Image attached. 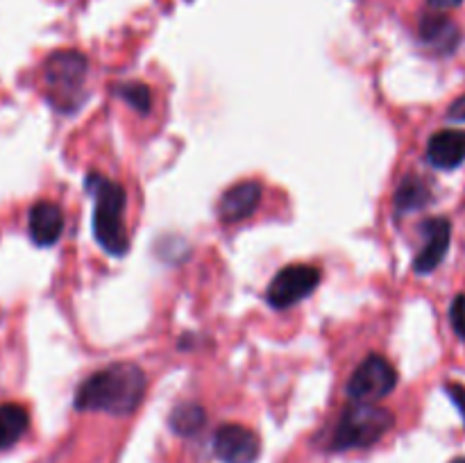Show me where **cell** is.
<instances>
[{
    "label": "cell",
    "instance_id": "obj_1",
    "mask_svg": "<svg viewBox=\"0 0 465 463\" xmlns=\"http://www.w3.org/2000/svg\"><path fill=\"white\" fill-rule=\"evenodd\" d=\"M145 393V375L136 363H112L94 372L75 393V409L127 416L136 411Z\"/></svg>",
    "mask_w": 465,
    "mask_h": 463
},
{
    "label": "cell",
    "instance_id": "obj_2",
    "mask_svg": "<svg viewBox=\"0 0 465 463\" xmlns=\"http://www.w3.org/2000/svg\"><path fill=\"white\" fill-rule=\"evenodd\" d=\"M86 189L94 195V234L104 252L121 257L130 248L123 212H125V189L107 177L91 172L86 177Z\"/></svg>",
    "mask_w": 465,
    "mask_h": 463
},
{
    "label": "cell",
    "instance_id": "obj_3",
    "mask_svg": "<svg viewBox=\"0 0 465 463\" xmlns=\"http://www.w3.org/2000/svg\"><path fill=\"white\" fill-rule=\"evenodd\" d=\"M89 62L77 50H57L44 64V84L50 103L62 112H71L84 98V80Z\"/></svg>",
    "mask_w": 465,
    "mask_h": 463
},
{
    "label": "cell",
    "instance_id": "obj_4",
    "mask_svg": "<svg viewBox=\"0 0 465 463\" xmlns=\"http://www.w3.org/2000/svg\"><path fill=\"white\" fill-rule=\"evenodd\" d=\"M395 425V418L389 409L375 407L372 402H357L345 409L331 436L334 449H357L371 448L377 440L384 438Z\"/></svg>",
    "mask_w": 465,
    "mask_h": 463
},
{
    "label": "cell",
    "instance_id": "obj_5",
    "mask_svg": "<svg viewBox=\"0 0 465 463\" xmlns=\"http://www.w3.org/2000/svg\"><path fill=\"white\" fill-rule=\"evenodd\" d=\"M398 386V372L380 354H371L359 363L348 381V395L354 402H375Z\"/></svg>",
    "mask_w": 465,
    "mask_h": 463
},
{
    "label": "cell",
    "instance_id": "obj_6",
    "mask_svg": "<svg viewBox=\"0 0 465 463\" xmlns=\"http://www.w3.org/2000/svg\"><path fill=\"white\" fill-rule=\"evenodd\" d=\"M321 271L316 266H307V263H291L284 266L275 277H272L271 286L266 291V300L271 307L275 309H289L312 295L316 286L321 284Z\"/></svg>",
    "mask_w": 465,
    "mask_h": 463
},
{
    "label": "cell",
    "instance_id": "obj_7",
    "mask_svg": "<svg viewBox=\"0 0 465 463\" xmlns=\"http://www.w3.org/2000/svg\"><path fill=\"white\" fill-rule=\"evenodd\" d=\"M213 452L223 463H254L262 452V440L243 425H223L213 436Z\"/></svg>",
    "mask_w": 465,
    "mask_h": 463
},
{
    "label": "cell",
    "instance_id": "obj_8",
    "mask_svg": "<svg viewBox=\"0 0 465 463\" xmlns=\"http://www.w3.org/2000/svg\"><path fill=\"white\" fill-rule=\"evenodd\" d=\"M422 234H425V245L413 259V271L418 275L434 272L443 261L450 248V239H452V225L448 218H430L427 222H422Z\"/></svg>",
    "mask_w": 465,
    "mask_h": 463
},
{
    "label": "cell",
    "instance_id": "obj_9",
    "mask_svg": "<svg viewBox=\"0 0 465 463\" xmlns=\"http://www.w3.org/2000/svg\"><path fill=\"white\" fill-rule=\"evenodd\" d=\"M262 202V184L252 180L239 182L223 193L218 202V216L225 222H239L252 216Z\"/></svg>",
    "mask_w": 465,
    "mask_h": 463
},
{
    "label": "cell",
    "instance_id": "obj_10",
    "mask_svg": "<svg viewBox=\"0 0 465 463\" xmlns=\"http://www.w3.org/2000/svg\"><path fill=\"white\" fill-rule=\"evenodd\" d=\"M27 232H30V239L39 248L54 245L64 232L62 209L54 202H48V200L32 204L30 216H27Z\"/></svg>",
    "mask_w": 465,
    "mask_h": 463
},
{
    "label": "cell",
    "instance_id": "obj_11",
    "mask_svg": "<svg viewBox=\"0 0 465 463\" xmlns=\"http://www.w3.org/2000/svg\"><path fill=\"white\" fill-rule=\"evenodd\" d=\"M427 159L431 166L452 171L465 162V132L440 130L427 143Z\"/></svg>",
    "mask_w": 465,
    "mask_h": 463
},
{
    "label": "cell",
    "instance_id": "obj_12",
    "mask_svg": "<svg viewBox=\"0 0 465 463\" xmlns=\"http://www.w3.org/2000/svg\"><path fill=\"white\" fill-rule=\"evenodd\" d=\"M420 39L434 45L436 50L450 53L457 48L459 30L450 18L440 16V14H430V16H422L420 21Z\"/></svg>",
    "mask_w": 465,
    "mask_h": 463
},
{
    "label": "cell",
    "instance_id": "obj_13",
    "mask_svg": "<svg viewBox=\"0 0 465 463\" xmlns=\"http://www.w3.org/2000/svg\"><path fill=\"white\" fill-rule=\"evenodd\" d=\"M30 427V416L21 404H0V449H7L23 438Z\"/></svg>",
    "mask_w": 465,
    "mask_h": 463
},
{
    "label": "cell",
    "instance_id": "obj_14",
    "mask_svg": "<svg viewBox=\"0 0 465 463\" xmlns=\"http://www.w3.org/2000/svg\"><path fill=\"white\" fill-rule=\"evenodd\" d=\"M430 202V189H427L425 182L420 177H404L402 184L395 191V212L400 216H407L413 209H420Z\"/></svg>",
    "mask_w": 465,
    "mask_h": 463
},
{
    "label": "cell",
    "instance_id": "obj_15",
    "mask_svg": "<svg viewBox=\"0 0 465 463\" xmlns=\"http://www.w3.org/2000/svg\"><path fill=\"white\" fill-rule=\"evenodd\" d=\"M204 420V409L195 402L177 404L171 413V429L180 436H193L195 431L203 429Z\"/></svg>",
    "mask_w": 465,
    "mask_h": 463
},
{
    "label": "cell",
    "instance_id": "obj_16",
    "mask_svg": "<svg viewBox=\"0 0 465 463\" xmlns=\"http://www.w3.org/2000/svg\"><path fill=\"white\" fill-rule=\"evenodd\" d=\"M118 94L130 103V107H134L136 112L148 113L150 112V103H153V94L145 84L141 82H127V84L118 86Z\"/></svg>",
    "mask_w": 465,
    "mask_h": 463
},
{
    "label": "cell",
    "instance_id": "obj_17",
    "mask_svg": "<svg viewBox=\"0 0 465 463\" xmlns=\"http://www.w3.org/2000/svg\"><path fill=\"white\" fill-rule=\"evenodd\" d=\"M450 318H452V327L457 331L459 339L465 340V298L459 295L452 302V309H450Z\"/></svg>",
    "mask_w": 465,
    "mask_h": 463
},
{
    "label": "cell",
    "instance_id": "obj_18",
    "mask_svg": "<svg viewBox=\"0 0 465 463\" xmlns=\"http://www.w3.org/2000/svg\"><path fill=\"white\" fill-rule=\"evenodd\" d=\"M445 390H448V395L452 398V402L459 407V411H461L463 422H465V389L461 384H448L445 386Z\"/></svg>",
    "mask_w": 465,
    "mask_h": 463
},
{
    "label": "cell",
    "instance_id": "obj_19",
    "mask_svg": "<svg viewBox=\"0 0 465 463\" xmlns=\"http://www.w3.org/2000/svg\"><path fill=\"white\" fill-rule=\"evenodd\" d=\"M448 118L450 121H457V123L465 121V95H461V98H457L452 104H450Z\"/></svg>",
    "mask_w": 465,
    "mask_h": 463
},
{
    "label": "cell",
    "instance_id": "obj_20",
    "mask_svg": "<svg viewBox=\"0 0 465 463\" xmlns=\"http://www.w3.org/2000/svg\"><path fill=\"white\" fill-rule=\"evenodd\" d=\"M427 3H430V7L434 9H452V7H459L461 0H427Z\"/></svg>",
    "mask_w": 465,
    "mask_h": 463
},
{
    "label": "cell",
    "instance_id": "obj_21",
    "mask_svg": "<svg viewBox=\"0 0 465 463\" xmlns=\"http://www.w3.org/2000/svg\"><path fill=\"white\" fill-rule=\"evenodd\" d=\"M450 463H465V457H459V458H454V461H450Z\"/></svg>",
    "mask_w": 465,
    "mask_h": 463
}]
</instances>
